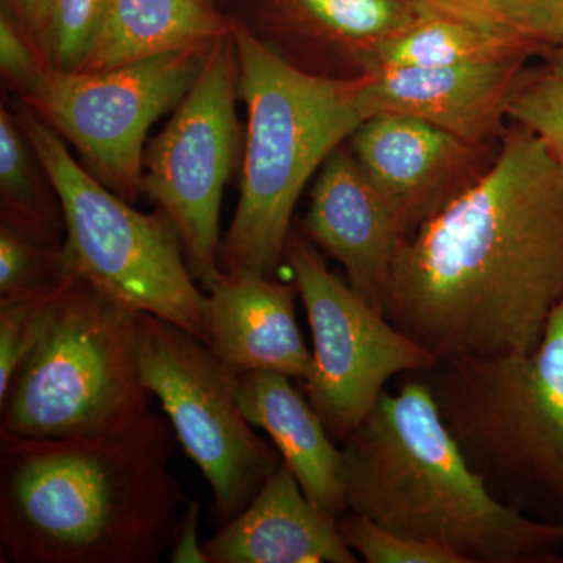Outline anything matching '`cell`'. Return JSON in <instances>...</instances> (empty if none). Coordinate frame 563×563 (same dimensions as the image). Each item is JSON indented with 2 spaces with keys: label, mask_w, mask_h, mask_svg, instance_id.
<instances>
[{
  "label": "cell",
  "mask_w": 563,
  "mask_h": 563,
  "mask_svg": "<svg viewBox=\"0 0 563 563\" xmlns=\"http://www.w3.org/2000/svg\"><path fill=\"white\" fill-rule=\"evenodd\" d=\"M422 13L523 41L544 57L563 43V0H413Z\"/></svg>",
  "instance_id": "obj_21"
},
{
  "label": "cell",
  "mask_w": 563,
  "mask_h": 563,
  "mask_svg": "<svg viewBox=\"0 0 563 563\" xmlns=\"http://www.w3.org/2000/svg\"><path fill=\"white\" fill-rule=\"evenodd\" d=\"M136 324L139 312L77 276L0 398V432L73 439L152 409L136 365Z\"/></svg>",
  "instance_id": "obj_6"
},
{
  "label": "cell",
  "mask_w": 563,
  "mask_h": 563,
  "mask_svg": "<svg viewBox=\"0 0 563 563\" xmlns=\"http://www.w3.org/2000/svg\"><path fill=\"white\" fill-rule=\"evenodd\" d=\"M16 117L0 113V196L2 221L62 240L65 220L57 192L44 174Z\"/></svg>",
  "instance_id": "obj_20"
},
{
  "label": "cell",
  "mask_w": 563,
  "mask_h": 563,
  "mask_svg": "<svg viewBox=\"0 0 563 563\" xmlns=\"http://www.w3.org/2000/svg\"><path fill=\"white\" fill-rule=\"evenodd\" d=\"M0 66L3 76L21 85L24 90L43 70L36 63L35 54L27 41L22 38L20 32L5 16L0 21Z\"/></svg>",
  "instance_id": "obj_28"
},
{
  "label": "cell",
  "mask_w": 563,
  "mask_h": 563,
  "mask_svg": "<svg viewBox=\"0 0 563 563\" xmlns=\"http://www.w3.org/2000/svg\"><path fill=\"white\" fill-rule=\"evenodd\" d=\"M168 418L73 439L0 432V561L157 563L188 499Z\"/></svg>",
  "instance_id": "obj_2"
},
{
  "label": "cell",
  "mask_w": 563,
  "mask_h": 563,
  "mask_svg": "<svg viewBox=\"0 0 563 563\" xmlns=\"http://www.w3.org/2000/svg\"><path fill=\"white\" fill-rule=\"evenodd\" d=\"M498 143L476 144L429 122L379 113L351 136V152L399 222L406 239L479 179Z\"/></svg>",
  "instance_id": "obj_12"
},
{
  "label": "cell",
  "mask_w": 563,
  "mask_h": 563,
  "mask_svg": "<svg viewBox=\"0 0 563 563\" xmlns=\"http://www.w3.org/2000/svg\"><path fill=\"white\" fill-rule=\"evenodd\" d=\"M14 117L60 201L68 273L129 309L173 322L206 343L207 295L199 290L168 217L161 209L141 213L109 190L29 107Z\"/></svg>",
  "instance_id": "obj_7"
},
{
  "label": "cell",
  "mask_w": 563,
  "mask_h": 563,
  "mask_svg": "<svg viewBox=\"0 0 563 563\" xmlns=\"http://www.w3.org/2000/svg\"><path fill=\"white\" fill-rule=\"evenodd\" d=\"M302 233L343 266L352 290L385 313L393 263L406 236L354 154L342 146L322 165Z\"/></svg>",
  "instance_id": "obj_14"
},
{
  "label": "cell",
  "mask_w": 563,
  "mask_h": 563,
  "mask_svg": "<svg viewBox=\"0 0 563 563\" xmlns=\"http://www.w3.org/2000/svg\"><path fill=\"white\" fill-rule=\"evenodd\" d=\"M563 301V165L512 124L472 187L404 240L388 320L437 358L526 354Z\"/></svg>",
  "instance_id": "obj_1"
},
{
  "label": "cell",
  "mask_w": 563,
  "mask_h": 563,
  "mask_svg": "<svg viewBox=\"0 0 563 563\" xmlns=\"http://www.w3.org/2000/svg\"><path fill=\"white\" fill-rule=\"evenodd\" d=\"M526 63L365 69L363 114L366 120L379 113L406 114L470 143H495L506 131L510 102L532 76Z\"/></svg>",
  "instance_id": "obj_13"
},
{
  "label": "cell",
  "mask_w": 563,
  "mask_h": 563,
  "mask_svg": "<svg viewBox=\"0 0 563 563\" xmlns=\"http://www.w3.org/2000/svg\"><path fill=\"white\" fill-rule=\"evenodd\" d=\"M76 277L54 290L0 302V398L5 396L14 373L38 340L52 303Z\"/></svg>",
  "instance_id": "obj_27"
},
{
  "label": "cell",
  "mask_w": 563,
  "mask_h": 563,
  "mask_svg": "<svg viewBox=\"0 0 563 563\" xmlns=\"http://www.w3.org/2000/svg\"><path fill=\"white\" fill-rule=\"evenodd\" d=\"M236 92L239 52L229 31L211 44L191 90L144 152L141 190L172 221L207 290L221 273L222 191L239 151Z\"/></svg>",
  "instance_id": "obj_11"
},
{
  "label": "cell",
  "mask_w": 563,
  "mask_h": 563,
  "mask_svg": "<svg viewBox=\"0 0 563 563\" xmlns=\"http://www.w3.org/2000/svg\"><path fill=\"white\" fill-rule=\"evenodd\" d=\"M537 55L543 52L523 41L493 35L453 18L422 13L406 31L383 41L369 55L365 69L444 68L529 60Z\"/></svg>",
  "instance_id": "obj_19"
},
{
  "label": "cell",
  "mask_w": 563,
  "mask_h": 563,
  "mask_svg": "<svg viewBox=\"0 0 563 563\" xmlns=\"http://www.w3.org/2000/svg\"><path fill=\"white\" fill-rule=\"evenodd\" d=\"M336 526L343 542L368 563H462L444 548L406 539L351 510L336 520Z\"/></svg>",
  "instance_id": "obj_25"
},
{
  "label": "cell",
  "mask_w": 563,
  "mask_h": 563,
  "mask_svg": "<svg viewBox=\"0 0 563 563\" xmlns=\"http://www.w3.org/2000/svg\"><path fill=\"white\" fill-rule=\"evenodd\" d=\"M24 20L29 27L41 40L46 41L47 25H49L52 0H18Z\"/></svg>",
  "instance_id": "obj_30"
},
{
  "label": "cell",
  "mask_w": 563,
  "mask_h": 563,
  "mask_svg": "<svg viewBox=\"0 0 563 563\" xmlns=\"http://www.w3.org/2000/svg\"><path fill=\"white\" fill-rule=\"evenodd\" d=\"M247 133L242 192L221 243V272L273 277L307 181L366 120L361 76L331 79L296 68L246 27L231 24Z\"/></svg>",
  "instance_id": "obj_4"
},
{
  "label": "cell",
  "mask_w": 563,
  "mask_h": 563,
  "mask_svg": "<svg viewBox=\"0 0 563 563\" xmlns=\"http://www.w3.org/2000/svg\"><path fill=\"white\" fill-rule=\"evenodd\" d=\"M507 120L533 133L563 165V76L550 68L532 76L510 102Z\"/></svg>",
  "instance_id": "obj_24"
},
{
  "label": "cell",
  "mask_w": 563,
  "mask_h": 563,
  "mask_svg": "<svg viewBox=\"0 0 563 563\" xmlns=\"http://www.w3.org/2000/svg\"><path fill=\"white\" fill-rule=\"evenodd\" d=\"M547 68L563 76V43L547 57Z\"/></svg>",
  "instance_id": "obj_31"
},
{
  "label": "cell",
  "mask_w": 563,
  "mask_h": 563,
  "mask_svg": "<svg viewBox=\"0 0 563 563\" xmlns=\"http://www.w3.org/2000/svg\"><path fill=\"white\" fill-rule=\"evenodd\" d=\"M209 563H357L335 518L302 492L282 461L250 506L207 542Z\"/></svg>",
  "instance_id": "obj_16"
},
{
  "label": "cell",
  "mask_w": 563,
  "mask_h": 563,
  "mask_svg": "<svg viewBox=\"0 0 563 563\" xmlns=\"http://www.w3.org/2000/svg\"><path fill=\"white\" fill-rule=\"evenodd\" d=\"M63 242L21 228L0 224V302L16 301L60 287L76 274L63 261Z\"/></svg>",
  "instance_id": "obj_22"
},
{
  "label": "cell",
  "mask_w": 563,
  "mask_h": 563,
  "mask_svg": "<svg viewBox=\"0 0 563 563\" xmlns=\"http://www.w3.org/2000/svg\"><path fill=\"white\" fill-rule=\"evenodd\" d=\"M209 47L166 52L109 70L44 68L24 90L29 109L68 140L88 172L124 201L143 192L151 125L191 90Z\"/></svg>",
  "instance_id": "obj_9"
},
{
  "label": "cell",
  "mask_w": 563,
  "mask_h": 563,
  "mask_svg": "<svg viewBox=\"0 0 563 563\" xmlns=\"http://www.w3.org/2000/svg\"><path fill=\"white\" fill-rule=\"evenodd\" d=\"M284 261L312 329L313 366L303 395L342 443L373 412L388 380L428 372L439 358L336 277L303 233L290 232Z\"/></svg>",
  "instance_id": "obj_10"
},
{
  "label": "cell",
  "mask_w": 563,
  "mask_h": 563,
  "mask_svg": "<svg viewBox=\"0 0 563 563\" xmlns=\"http://www.w3.org/2000/svg\"><path fill=\"white\" fill-rule=\"evenodd\" d=\"M199 504L188 503L174 529L168 555L172 562L209 563L203 553L202 542L198 540Z\"/></svg>",
  "instance_id": "obj_29"
},
{
  "label": "cell",
  "mask_w": 563,
  "mask_h": 563,
  "mask_svg": "<svg viewBox=\"0 0 563 563\" xmlns=\"http://www.w3.org/2000/svg\"><path fill=\"white\" fill-rule=\"evenodd\" d=\"M207 346L236 373L269 372L303 383L313 355L296 321L295 282L255 272H221L207 290Z\"/></svg>",
  "instance_id": "obj_15"
},
{
  "label": "cell",
  "mask_w": 563,
  "mask_h": 563,
  "mask_svg": "<svg viewBox=\"0 0 563 563\" xmlns=\"http://www.w3.org/2000/svg\"><path fill=\"white\" fill-rule=\"evenodd\" d=\"M236 396L246 420L268 433L307 498L335 520L347 512L342 448L335 446L320 415L307 396L292 387L290 377L239 373Z\"/></svg>",
  "instance_id": "obj_17"
},
{
  "label": "cell",
  "mask_w": 563,
  "mask_h": 563,
  "mask_svg": "<svg viewBox=\"0 0 563 563\" xmlns=\"http://www.w3.org/2000/svg\"><path fill=\"white\" fill-rule=\"evenodd\" d=\"M417 374L492 495L563 526V301L531 352L439 358Z\"/></svg>",
  "instance_id": "obj_5"
},
{
  "label": "cell",
  "mask_w": 563,
  "mask_h": 563,
  "mask_svg": "<svg viewBox=\"0 0 563 563\" xmlns=\"http://www.w3.org/2000/svg\"><path fill=\"white\" fill-rule=\"evenodd\" d=\"M107 0H52L46 52L51 68L77 70L101 29Z\"/></svg>",
  "instance_id": "obj_26"
},
{
  "label": "cell",
  "mask_w": 563,
  "mask_h": 563,
  "mask_svg": "<svg viewBox=\"0 0 563 563\" xmlns=\"http://www.w3.org/2000/svg\"><path fill=\"white\" fill-rule=\"evenodd\" d=\"M231 31L206 0H107L101 29L77 70H109L166 52L210 47Z\"/></svg>",
  "instance_id": "obj_18"
},
{
  "label": "cell",
  "mask_w": 563,
  "mask_h": 563,
  "mask_svg": "<svg viewBox=\"0 0 563 563\" xmlns=\"http://www.w3.org/2000/svg\"><path fill=\"white\" fill-rule=\"evenodd\" d=\"M136 365L177 442L210 485L214 523L228 525L282 463L279 450L244 417L239 373L198 336L147 313H139Z\"/></svg>",
  "instance_id": "obj_8"
},
{
  "label": "cell",
  "mask_w": 563,
  "mask_h": 563,
  "mask_svg": "<svg viewBox=\"0 0 563 563\" xmlns=\"http://www.w3.org/2000/svg\"><path fill=\"white\" fill-rule=\"evenodd\" d=\"M318 24L333 35L362 44L365 63L383 41L418 21L413 0H298Z\"/></svg>",
  "instance_id": "obj_23"
},
{
  "label": "cell",
  "mask_w": 563,
  "mask_h": 563,
  "mask_svg": "<svg viewBox=\"0 0 563 563\" xmlns=\"http://www.w3.org/2000/svg\"><path fill=\"white\" fill-rule=\"evenodd\" d=\"M347 510L462 563H561L563 526L498 501L444 424L420 374L384 391L342 442Z\"/></svg>",
  "instance_id": "obj_3"
}]
</instances>
